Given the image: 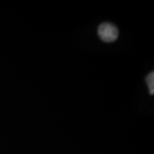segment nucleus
<instances>
[{
	"instance_id": "nucleus-1",
	"label": "nucleus",
	"mask_w": 154,
	"mask_h": 154,
	"mask_svg": "<svg viewBox=\"0 0 154 154\" xmlns=\"http://www.w3.org/2000/svg\"><path fill=\"white\" fill-rule=\"evenodd\" d=\"M98 34L103 41L110 43L115 41L118 37V29L114 24L110 22H104L99 25Z\"/></svg>"
},
{
	"instance_id": "nucleus-2",
	"label": "nucleus",
	"mask_w": 154,
	"mask_h": 154,
	"mask_svg": "<svg viewBox=\"0 0 154 154\" xmlns=\"http://www.w3.org/2000/svg\"><path fill=\"white\" fill-rule=\"evenodd\" d=\"M146 82L147 83L149 88V92L151 95H153L154 94V73L151 72L148 75L146 78Z\"/></svg>"
}]
</instances>
